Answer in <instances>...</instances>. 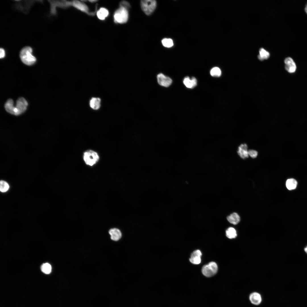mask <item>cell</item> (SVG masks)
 Masks as SVG:
<instances>
[{
    "label": "cell",
    "instance_id": "obj_1",
    "mask_svg": "<svg viewBox=\"0 0 307 307\" xmlns=\"http://www.w3.org/2000/svg\"><path fill=\"white\" fill-rule=\"evenodd\" d=\"M32 51L30 47L26 46L23 48L20 51V59L24 63L27 65H32L36 62V59L32 55Z\"/></svg>",
    "mask_w": 307,
    "mask_h": 307
},
{
    "label": "cell",
    "instance_id": "obj_2",
    "mask_svg": "<svg viewBox=\"0 0 307 307\" xmlns=\"http://www.w3.org/2000/svg\"><path fill=\"white\" fill-rule=\"evenodd\" d=\"M83 159L85 163L91 166L96 164L99 161V157L95 151L89 150L84 152L83 154Z\"/></svg>",
    "mask_w": 307,
    "mask_h": 307
},
{
    "label": "cell",
    "instance_id": "obj_3",
    "mask_svg": "<svg viewBox=\"0 0 307 307\" xmlns=\"http://www.w3.org/2000/svg\"><path fill=\"white\" fill-rule=\"evenodd\" d=\"M114 20L115 23L123 24L127 21L128 18L127 10L122 7L117 9L113 15Z\"/></svg>",
    "mask_w": 307,
    "mask_h": 307
},
{
    "label": "cell",
    "instance_id": "obj_4",
    "mask_svg": "<svg viewBox=\"0 0 307 307\" xmlns=\"http://www.w3.org/2000/svg\"><path fill=\"white\" fill-rule=\"evenodd\" d=\"M28 103L23 98H20L17 101L16 106L13 107L12 115L18 116L25 111L27 109Z\"/></svg>",
    "mask_w": 307,
    "mask_h": 307
},
{
    "label": "cell",
    "instance_id": "obj_5",
    "mask_svg": "<svg viewBox=\"0 0 307 307\" xmlns=\"http://www.w3.org/2000/svg\"><path fill=\"white\" fill-rule=\"evenodd\" d=\"M156 2L154 0H145L141 1V8L147 15L151 14L155 10L156 6Z\"/></svg>",
    "mask_w": 307,
    "mask_h": 307
},
{
    "label": "cell",
    "instance_id": "obj_6",
    "mask_svg": "<svg viewBox=\"0 0 307 307\" xmlns=\"http://www.w3.org/2000/svg\"><path fill=\"white\" fill-rule=\"evenodd\" d=\"M218 270V267L216 263L211 262L208 264L204 265L202 271L203 275L206 277H210L215 275Z\"/></svg>",
    "mask_w": 307,
    "mask_h": 307
},
{
    "label": "cell",
    "instance_id": "obj_7",
    "mask_svg": "<svg viewBox=\"0 0 307 307\" xmlns=\"http://www.w3.org/2000/svg\"><path fill=\"white\" fill-rule=\"evenodd\" d=\"M83 1H70V6H72L86 14L90 15H94L95 12H90L87 6Z\"/></svg>",
    "mask_w": 307,
    "mask_h": 307
},
{
    "label": "cell",
    "instance_id": "obj_8",
    "mask_svg": "<svg viewBox=\"0 0 307 307\" xmlns=\"http://www.w3.org/2000/svg\"><path fill=\"white\" fill-rule=\"evenodd\" d=\"M156 78L158 84L163 87H168L172 83V79L170 77L161 72L158 73Z\"/></svg>",
    "mask_w": 307,
    "mask_h": 307
},
{
    "label": "cell",
    "instance_id": "obj_9",
    "mask_svg": "<svg viewBox=\"0 0 307 307\" xmlns=\"http://www.w3.org/2000/svg\"><path fill=\"white\" fill-rule=\"evenodd\" d=\"M285 68V70L289 73H293L295 72L296 69V64L293 60L291 57L286 58L284 60Z\"/></svg>",
    "mask_w": 307,
    "mask_h": 307
},
{
    "label": "cell",
    "instance_id": "obj_10",
    "mask_svg": "<svg viewBox=\"0 0 307 307\" xmlns=\"http://www.w3.org/2000/svg\"><path fill=\"white\" fill-rule=\"evenodd\" d=\"M202 255L201 252L200 250H195L192 253L189 260L193 264H199L201 262V257Z\"/></svg>",
    "mask_w": 307,
    "mask_h": 307
},
{
    "label": "cell",
    "instance_id": "obj_11",
    "mask_svg": "<svg viewBox=\"0 0 307 307\" xmlns=\"http://www.w3.org/2000/svg\"><path fill=\"white\" fill-rule=\"evenodd\" d=\"M237 153L242 158L245 159L248 158L249 155L247 145L245 144H241L238 148Z\"/></svg>",
    "mask_w": 307,
    "mask_h": 307
},
{
    "label": "cell",
    "instance_id": "obj_12",
    "mask_svg": "<svg viewBox=\"0 0 307 307\" xmlns=\"http://www.w3.org/2000/svg\"><path fill=\"white\" fill-rule=\"evenodd\" d=\"M249 298L251 302L255 305H259L262 301L261 295L256 292L251 293L249 296Z\"/></svg>",
    "mask_w": 307,
    "mask_h": 307
},
{
    "label": "cell",
    "instance_id": "obj_13",
    "mask_svg": "<svg viewBox=\"0 0 307 307\" xmlns=\"http://www.w3.org/2000/svg\"><path fill=\"white\" fill-rule=\"evenodd\" d=\"M109 233L111 235V239L115 241L118 240L122 236V234L120 230L116 228L111 229L109 231Z\"/></svg>",
    "mask_w": 307,
    "mask_h": 307
},
{
    "label": "cell",
    "instance_id": "obj_14",
    "mask_svg": "<svg viewBox=\"0 0 307 307\" xmlns=\"http://www.w3.org/2000/svg\"><path fill=\"white\" fill-rule=\"evenodd\" d=\"M108 10L104 7H101L96 12L98 18L101 20H104L108 16Z\"/></svg>",
    "mask_w": 307,
    "mask_h": 307
},
{
    "label": "cell",
    "instance_id": "obj_15",
    "mask_svg": "<svg viewBox=\"0 0 307 307\" xmlns=\"http://www.w3.org/2000/svg\"><path fill=\"white\" fill-rule=\"evenodd\" d=\"M183 82L186 87L190 88H194L197 84V80L194 77H193L191 79L189 77L187 76L184 78Z\"/></svg>",
    "mask_w": 307,
    "mask_h": 307
},
{
    "label": "cell",
    "instance_id": "obj_16",
    "mask_svg": "<svg viewBox=\"0 0 307 307\" xmlns=\"http://www.w3.org/2000/svg\"><path fill=\"white\" fill-rule=\"evenodd\" d=\"M227 219L231 223L234 225L237 224L240 221L239 215L236 213H233L228 216Z\"/></svg>",
    "mask_w": 307,
    "mask_h": 307
},
{
    "label": "cell",
    "instance_id": "obj_17",
    "mask_svg": "<svg viewBox=\"0 0 307 307\" xmlns=\"http://www.w3.org/2000/svg\"><path fill=\"white\" fill-rule=\"evenodd\" d=\"M100 102L101 99L99 98H92L90 101V107L94 109L97 110L100 108Z\"/></svg>",
    "mask_w": 307,
    "mask_h": 307
},
{
    "label": "cell",
    "instance_id": "obj_18",
    "mask_svg": "<svg viewBox=\"0 0 307 307\" xmlns=\"http://www.w3.org/2000/svg\"><path fill=\"white\" fill-rule=\"evenodd\" d=\"M297 182L294 179L291 178L287 180L286 182V186L289 190L295 189L297 185Z\"/></svg>",
    "mask_w": 307,
    "mask_h": 307
},
{
    "label": "cell",
    "instance_id": "obj_19",
    "mask_svg": "<svg viewBox=\"0 0 307 307\" xmlns=\"http://www.w3.org/2000/svg\"><path fill=\"white\" fill-rule=\"evenodd\" d=\"M270 54L268 52L262 48L259 50V54L258 55V58L261 60L267 59L269 57Z\"/></svg>",
    "mask_w": 307,
    "mask_h": 307
},
{
    "label": "cell",
    "instance_id": "obj_20",
    "mask_svg": "<svg viewBox=\"0 0 307 307\" xmlns=\"http://www.w3.org/2000/svg\"><path fill=\"white\" fill-rule=\"evenodd\" d=\"M226 236L229 238L232 239L235 238L237 236L235 229L232 227L228 228L226 231Z\"/></svg>",
    "mask_w": 307,
    "mask_h": 307
},
{
    "label": "cell",
    "instance_id": "obj_21",
    "mask_svg": "<svg viewBox=\"0 0 307 307\" xmlns=\"http://www.w3.org/2000/svg\"><path fill=\"white\" fill-rule=\"evenodd\" d=\"M9 188V186L7 182L5 181L1 180L0 182V190L2 192L7 191Z\"/></svg>",
    "mask_w": 307,
    "mask_h": 307
},
{
    "label": "cell",
    "instance_id": "obj_22",
    "mask_svg": "<svg viewBox=\"0 0 307 307\" xmlns=\"http://www.w3.org/2000/svg\"><path fill=\"white\" fill-rule=\"evenodd\" d=\"M41 269L43 273L46 274H48L51 272V266L48 263L43 264L41 266Z\"/></svg>",
    "mask_w": 307,
    "mask_h": 307
},
{
    "label": "cell",
    "instance_id": "obj_23",
    "mask_svg": "<svg viewBox=\"0 0 307 307\" xmlns=\"http://www.w3.org/2000/svg\"><path fill=\"white\" fill-rule=\"evenodd\" d=\"M210 73L211 75L213 76L219 77L221 73L220 69L218 67H214L210 70Z\"/></svg>",
    "mask_w": 307,
    "mask_h": 307
},
{
    "label": "cell",
    "instance_id": "obj_24",
    "mask_svg": "<svg viewBox=\"0 0 307 307\" xmlns=\"http://www.w3.org/2000/svg\"><path fill=\"white\" fill-rule=\"evenodd\" d=\"M162 43L165 47H170L173 45V43L172 40L169 38H165L162 40Z\"/></svg>",
    "mask_w": 307,
    "mask_h": 307
},
{
    "label": "cell",
    "instance_id": "obj_25",
    "mask_svg": "<svg viewBox=\"0 0 307 307\" xmlns=\"http://www.w3.org/2000/svg\"><path fill=\"white\" fill-rule=\"evenodd\" d=\"M248 154L252 158H254L257 157L258 153L256 150H248Z\"/></svg>",
    "mask_w": 307,
    "mask_h": 307
},
{
    "label": "cell",
    "instance_id": "obj_26",
    "mask_svg": "<svg viewBox=\"0 0 307 307\" xmlns=\"http://www.w3.org/2000/svg\"><path fill=\"white\" fill-rule=\"evenodd\" d=\"M120 7H123L127 9L130 7V4L129 3L125 1H122L120 3Z\"/></svg>",
    "mask_w": 307,
    "mask_h": 307
},
{
    "label": "cell",
    "instance_id": "obj_27",
    "mask_svg": "<svg viewBox=\"0 0 307 307\" xmlns=\"http://www.w3.org/2000/svg\"><path fill=\"white\" fill-rule=\"evenodd\" d=\"M5 55V53L4 50L2 48H1L0 49V58H3Z\"/></svg>",
    "mask_w": 307,
    "mask_h": 307
},
{
    "label": "cell",
    "instance_id": "obj_28",
    "mask_svg": "<svg viewBox=\"0 0 307 307\" xmlns=\"http://www.w3.org/2000/svg\"><path fill=\"white\" fill-rule=\"evenodd\" d=\"M89 1L90 3H93L96 2V1H98L97 0H89V1Z\"/></svg>",
    "mask_w": 307,
    "mask_h": 307
},
{
    "label": "cell",
    "instance_id": "obj_29",
    "mask_svg": "<svg viewBox=\"0 0 307 307\" xmlns=\"http://www.w3.org/2000/svg\"><path fill=\"white\" fill-rule=\"evenodd\" d=\"M305 11L306 13L307 14V3L306 5L305 8Z\"/></svg>",
    "mask_w": 307,
    "mask_h": 307
},
{
    "label": "cell",
    "instance_id": "obj_30",
    "mask_svg": "<svg viewBox=\"0 0 307 307\" xmlns=\"http://www.w3.org/2000/svg\"><path fill=\"white\" fill-rule=\"evenodd\" d=\"M304 251L306 252L307 254V246L305 247L304 248Z\"/></svg>",
    "mask_w": 307,
    "mask_h": 307
}]
</instances>
